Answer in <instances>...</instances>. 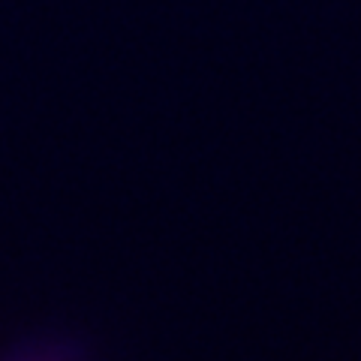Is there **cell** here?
Here are the masks:
<instances>
[{
  "label": "cell",
  "mask_w": 361,
  "mask_h": 361,
  "mask_svg": "<svg viewBox=\"0 0 361 361\" xmlns=\"http://www.w3.org/2000/svg\"><path fill=\"white\" fill-rule=\"evenodd\" d=\"M37 361H49V358H37Z\"/></svg>",
  "instance_id": "obj_1"
}]
</instances>
